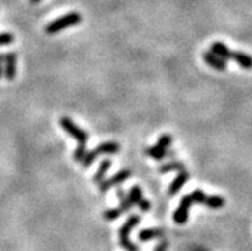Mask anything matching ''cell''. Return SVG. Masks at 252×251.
<instances>
[{"label":"cell","instance_id":"cell-17","mask_svg":"<svg viewBox=\"0 0 252 251\" xmlns=\"http://www.w3.org/2000/svg\"><path fill=\"white\" fill-rule=\"evenodd\" d=\"M204 204L209 209H215V210H217V209L223 208V206L225 205V199H224V197H222V196H218V195L207 196Z\"/></svg>","mask_w":252,"mask_h":251},{"label":"cell","instance_id":"cell-22","mask_svg":"<svg viewBox=\"0 0 252 251\" xmlns=\"http://www.w3.org/2000/svg\"><path fill=\"white\" fill-rule=\"evenodd\" d=\"M4 76V56L0 54V79Z\"/></svg>","mask_w":252,"mask_h":251},{"label":"cell","instance_id":"cell-8","mask_svg":"<svg viewBox=\"0 0 252 251\" xmlns=\"http://www.w3.org/2000/svg\"><path fill=\"white\" fill-rule=\"evenodd\" d=\"M17 75V54L8 52L4 56V77L8 81H13Z\"/></svg>","mask_w":252,"mask_h":251},{"label":"cell","instance_id":"cell-9","mask_svg":"<svg viewBox=\"0 0 252 251\" xmlns=\"http://www.w3.org/2000/svg\"><path fill=\"white\" fill-rule=\"evenodd\" d=\"M128 196H130L131 201L133 202V205L139 206L140 210H142V212H149L150 209H151V204H150L147 200L143 199L142 190H141L140 186H137V185H135V186L130 190Z\"/></svg>","mask_w":252,"mask_h":251},{"label":"cell","instance_id":"cell-12","mask_svg":"<svg viewBox=\"0 0 252 251\" xmlns=\"http://www.w3.org/2000/svg\"><path fill=\"white\" fill-rule=\"evenodd\" d=\"M210 52L214 53L215 56H220L222 59H224V60H229V59H232V50L228 48V46L225 45V44L223 43H219V41H217V43L211 44V48H210Z\"/></svg>","mask_w":252,"mask_h":251},{"label":"cell","instance_id":"cell-1","mask_svg":"<svg viewBox=\"0 0 252 251\" xmlns=\"http://www.w3.org/2000/svg\"><path fill=\"white\" fill-rule=\"evenodd\" d=\"M60 126L61 128L69 135L72 136L75 140H77L78 142V146L77 149L75 150V155H73V159L76 162H82L87 153L86 150V143L88 141V135L86 131H84L82 128H80L75 122L72 121L71 118L68 117H61L60 118Z\"/></svg>","mask_w":252,"mask_h":251},{"label":"cell","instance_id":"cell-16","mask_svg":"<svg viewBox=\"0 0 252 251\" xmlns=\"http://www.w3.org/2000/svg\"><path fill=\"white\" fill-rule=\"evenodd\" d=\"M110 166H112V162H110L109 159H105L101 162L100 166H99V169H97V172L95 173L94 178H92L94 183H97V185H99L101 181H104V176L107 174V172H108V169L110 168Z\"/></svg>","mask_w":252,"mask_h":251},{"label":"cell","instance_id":"cell-2","mask_svg":"<svg viewBox=\"0 0 252 251\" xmlns=\"http://www.w3.org/2000/svg\"><path fill=\"white\" fill-rule=\"evenodd\" d=\"M141 222V217L137 214H132L128 217V219L126 221V223L120 227L119 229V244L123 249L126 251H140L137 245L133 244L131 241L130 235L132 229L136 227L139 223Z\"/></svg>","mask_w":252,"mask_h":251},{"label":"cell","instance_id":"cell-19","mask_svg":"<svg viewBox=\"0 0 252 251\" xmlns=\"http://www.w3.org/2000/svg\"><path fill=\"white\" fill-rule=\"evenodd\" d=\"M122 210L119 208H114V209H108L104 212V219L108 221V222H114L116 219L119 218L120 215H122Z\"/></svg>","mask_w":252,"mask_h":251},{"label":"cell","instance_id":"cell-7","mask_svg":"<svg viewBox=\"0 0 252 251\" xmlns=\"http://www.w3.org/2000/svg\"><path fill=\"white\" fill-rule=\"evenodd\" d=\"M131 177V170L130 169H122L118 173H115L113 177H110L108 179H104L99 183V191L100 193H107L110 187L116 186V185H120L122 182H124L126 179H128Z\"/></svg>","mask_w":252,"mask_h":251},{"label":"cell","instance_id":"cell-24","mask_svg":"<svg viewBox=\"0 0 252 251\" xmlns=\"http://www.w3.org/2000/svg\"><path fill=\"white\" fill-rule=\"evenodd\" d=\"M40 1H41V0H31V3L32 4H37V3H40Z\"/></svg>","mask_w":252,"mask_h":251},{"label":"cell","instance_id":"cell-5","mask_svg":"<svg viewBox=\"0 0 252 251\" xmlns=\"http://www.w3.org/2000/svg\"><path fill=\"white\" fill-rule=\"evenodd\" d=\"M119 143L114 142V141H108V142H103L100 145H97L96 149L88 151L84 155V160H82L84 168H88L100 154H116L119 151Z\"/></svg>","mask_w":252,"mask_h":251},{"label":"cell","instance_id":"cell-10","mask_svg":"<svg viewBox=\"0 0 252 251\" xmlns=\"http://www.w3.org/2000/svg\"><path fill=\"white\" fill-rule=\"evenodd\" d=\"M204 59L207 64L210 65V67H213L214 69H217V71H225L226 69L225 60L220 58V56H215V54H214V53H211L210 50L204 53Z\"/></svg>","mask_w":252,"mask_h":251},{"label":"cell","instance_id":"cell-11","mask_svg":"<svg viewBox=\"0 0 252 251\" xmlns=\"http://www.w3.org/2000/svg\"><path fill=\"white\" fill-rule=\"evenodd\" d=\"M188 178H190V173L187 170H181L179 174L173 179V182L170 183V186H169V194L170 195H175V194L184 186V183L187 182Z\"/></svg>","mask_w":252,"mask_h":251},{"label":"cell","instance_id":"cell-15","mask_svg":"<svg viewBox=\"0 0 252 251\" xmlns=\"http://www.w3.org/2000/svg\"><path fill=\"white\" fill-rule=\"evenodd\" d=\"M160 236H162V232L159 231L158 228H145L139 232V240L141 242L151 241V240H155Z\"/></svg>","mask_w":252,"mask_h":251},{"label":"cell","instance_id":"cell-3","mask_svg":"<svg viewBox=\"0 0 252 251\" xmlns=\"http://www.w3.org/2000/svg\"><path fill=\"white\" fill-rule=\"evenodd\" d=\"M82 21V16L77 12H71V13L65 14V16L56 18L49 25H46L45 32L48 35H55V33L60 32L63 29L68 28V27L77 26L78 23Z\"/></svg>","mask_w":252,"mask_h":251},{"label":"cell","instance_id":"cell-20","mask_svg":"<svg viewBox=\"0 0 252 251\" xmlns=\"http://www.w3.org/2000/svg\"><path fill=\"white\" fill-rule=\"evenodd\" d=\"M191 196L195 204H204L207 197V195L202 190H195L194 193H191Z\"/></svg>","mask_w":252,"mask_h":251},{"label":"cell","instance_id":"cell-21","mask_svg":"<svg viewBox=\"0 0 252 251\" xmlns=\"http://www.w3.org/2000/svg\"><path fill=\"white\" fill-rule=\"evenodd\" d=\"M14 41L13 33L10 32H1L0 33V46H7Z\"/></svg>","mask_w":252,"mask_h":251},{"label":"cell","instance_id":"cell-6","mask_svg":"<svg viewBox=\"0 0 252 251\" xmlns=\"http://www.w3.org/2000/svg\"><path fill=\"white\" fill-rule=\"evenodd\" d=\"M192 204H195L194 200H192L191 194L183 196L182 200L179 201V205L175 209L174 214H173V219L177 224H184L187 222L188 219V212H190V208H191Z\"/></svg>","mask_w":252,"mask_h":251},{"label":"cell","instance_id":"cell-14","mask_svg":"<svg viewBox=\"0 0 252 251\" xmlns=\"http://www.w3.org/2000/svg\"><path fill=\"white\" fill-rule=\"evenodd\" d=\"M116 195H118V199H119V206L118 208L122 210V213L130 212L131 209L133 208V202L131 201L130 196L126 195V193L122 189L116 191Z\"/></svg>","mask_w":252,"mask_h":251},{"label":"cell","instance_id":"cell-13","mask_svg":"<svg viewBox=\"0 0 252 251\" xmlns=\"http://www.w3.org/2000/svg\"><path fill=\"white\" fill-rule=\"evenodd\" d=\"M232 59H234L239 67H242L243 69H252V56H247L246 53L233 52Z\"/></svg>","mask_w":252,"mask_h":251},{"label":"cell","instance_id":"cell-23","mask_svg":"<svg viewBox=\"0 0 252 251\" xmlns=\"http://www.w3.org/2000/svg\"><path fill=\"white\" fill-rule=\"evenodd\" d=\"M155 251H167V242H165V241L160 242V244L156 246Z\"/></svg>","mask_w":252,"mask_h":251},{"label":"cell","instance_id":"cell-4","mask_svg":"<svg viewBox=\"0 0 252 251\" xmlns=\"http://www.w3.org/2000/svg\"><path fill=\"white\" fill-rule=\"evenodd\" d=\"M171 142H173V137H171L170 135H167V134L162 135V136L159 137L156 145L147 147V149L145 150V153L147 154L150 158H152V159L163 160L164 158L168 157V155H174L173 151H171V153H169L168 151Z\"/></svg>","mask_w":252,"mask_h":251},{"label":"cell","instance_id":"cell-18","mask_svg":"<svg viewBox=\"0 0 252 251\" xmlns=\"http://www.w3.org/2000/svg\"><path fill=\"white\" fill-rule=\"evenodd\" d=\"M174 170H184V164L182 162H170L168 164H164L159 168V172L160 173H169L174 172Z\"/></svg>","mask_w":252,"mask_h":251}]
</instances>
